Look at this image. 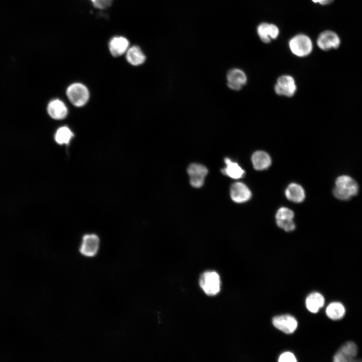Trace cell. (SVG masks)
<instances>
[{"label": "cell", "mask_w": 362, "mask_h": 362, "mask_svg": "<svg viewBox=\"0 0 362 362\" xmlns=\"http://www.w3.org/2000/svg\"><path fill=\"white\" fill-rule=\"evenodd\" d=\"M230 194L231 199L237 203L245 202L251 197L249 188L241 182H236L231 186Z\"/></svg>", "instance_id": "12"}, {"label": "cell", "mask_w": 362, "mask_h": 362, "mask_svg": "<svg viewBox=\"0 0 362 362\" xmlns=\"http://www.w3.org/2000/svg\"><path fill=\"white\" fill-rule=\"evenodd\" d=\"M357 353V347L352 341H348L343 344L333 356L335 362H350L355 361Z\"/></svg>", "instance_id": "10"}, {"label": "cell", "mask_w": 362, "mask_h": 362, "mask_svg": "<svg viewBox=\"0 0 362 362\" xmlns=\"http://www.w3.org/2000/svg\"><path fill=\"white\" fill-rule=\"evenodd\" d=\"M325 300L320 293L314 292L310 294L306 299V305L308 310L312 313H317L323 306Z\"/></svg>", "instance_id": "21"}, {"label": "cell", "mask_w": 362, "mask_h": 362, "mask_svg": "<svg viewBox=\"0 0 362 362\" xmlns=\"http://www.w3.org/2000/svg\"><path fill=\"white\" fill-rule=\"evenodd\" d=\"M109 47L113 56H120L126 53L129 48V42L127 38L123 36L114 37L109 42Z\"/></svg>", "instance_id": "15"}, {"label": "cell", "mask_w": 362, "mask_h": 362, "mask_svg": "<svg viewBox=\"0 0 362 362\" xmlns=\"http://www.w3.org/2000/svg\"><path fill=\"white\" fill-rule=\"evenodd\" d=\"M358 186L356 182L347 175H341L337 177L333 190L334 197L339 200L347 201L356 195Z\"/></svg>", "instance_id": "1"}, {"label": "cell", "mask_w": 362, "mask_h": 362, "mask_svg": "<svg viewBox=\"0 0 362 362\" xmlns=\"http://www.w3.org/2000/svg\"><path fill=\"white\" fill-rule=\"evenodd\" d=\"M326 314L328 317L332 320H339L345 315V308L341 303L333 302L327 306L326 309Z\"/></svg>", "instance_id": "22"}, {"label": "cell", "mask_w": 362, "mask_h": 362, "mask_svg": "<svg viewBox=\"0 0 362 362\" xmlns=\"http://www.w3.org/2000/svg\"><path fill=\"white\" fill-rule=\"evenodd\" d=\"M276 93L281 96H293L296 90V85L293 77L285 75L279 77L275 86Z\"/></svg>", "instance_id": "9"}, {"label": "cell", "mask_w": 362, "mask_h": 362, "mask_svg": "<svg viewBox=\"0 0 362 362\" xmlns=\"http://www.w3.org/2000/svg\"><path fill=\"white\" fill-rule=\"evenodd\" d=\"M126 58L130 64L138 66L144 63L146 56L139 46L134 45L129 47L126 51Z\"/></svg>", "instance_id": "18"}, {"label": "cell", "mask_w": 362, "mask_h": 362, "mask_svg": "<svg viewBox=\"0 0 362 362\" xmlns=\"http://www.w3.org/2000/svg\"><path fill=\"white\" fill-rule=\"evenodd\" d=\"M226 166L221 169L222 173L233 179L241 178L245 173V171L235 162L232 161L229 158L226 157L224 159Z\"/></svg>", "instance_id": "17"}, {"label": "cell", "mask_w": 362, "mask_h": 362, "mask_svg": "<svg viewBox=\"0 0 362 362\" xmlns=\"http://www.w3.org/2000/svg\"><path fill=\"white\" fill-rule=\"evenodd\" d=\"M187 172L191 186L199 188L203 185L208 170L205 166L201 164L192 163L188 166Z\"/></svg>", "instance_id": "6"}, {"label": "cell", "mask_w": 362, "mask_h": 362, "mask_svg": "<svg viewBox=\"0 0 362 362\" xmlns=\"http://www.w3.org/2000/svg\"><path fill=\"white\" fill-rule=\"evenodd\" d=\"M257 33L261 41L268 43L272 39H275L278 37L279 30L276 25L264 22L258 26Z\"/></svg>", "instance_id": "14"}, {"label": "cell", "mask_w": 362, "mask_h": 362, "mask_svg": "<svg viewBox=\"0 0 362 362\" xmlns=\"http://www.w3.org/2000/svg\"><path fill=\"white\" fill-rule=\"evenodd\" d=\"M340 42L338 35L335 32L330 30L321 32L317 39V46L324 51L338 48Z\"/></svg>", "instance_id": "7"}, {"label": "cell", "mask_w": 362, "mask_h": 362, "mask_svg": "<svg viewBox=\"0 0 362 362\" xmlns=\"http://www.w3.org/2000/svg\"><path fill=\"white\" fill-rule=\"evenodd\" d=\"M272 322L275 327L287 334L293 333L298 326L297 320L290 315L275 316L273 318Z\"/></svg>", "instance_id": "11"}, {"label": "cell", "mask_w": 362, "mask_h": 362, "mask_svg": "<svg viewBox=\"0 0 362 362\" xmlns=\"http://www.w3.org/2000/svg\"><path fill=\"white\" fill-rule=\"evenodd\" d=\"M287 198L296 203L302 202L305 199V194L303 188L295 183L290 184L285 191Z\"/></svg>", "instance_id": "20"}, {"label": "cell", "mask_w": 362, "mask_h": 362, "mask_svg": "<svg viewBox=\"0 0 362 362\" xmlns=\"http://www.w3.org/2000/svg\"><path fill=\"white\" fill-rule=\"evenodd\" d=\"M294 217V214L292 210L286 207H282L278 210L276 214L277 224L287 232L292 231L295 228Z\"/></svg>", "instance_id": "8"}, {"label": "cell", "mask_w": 362, "mask_h": 362, "mask_svg": "<svg viewBox=\"0 0 362 362\" xmlns=\"http://www.w3.org/2000/svg\"><path fill=\"white\" fill-rule=\"evenodd\" d=\"M199 283L202 290L208 296H215L220 291V277L215 271L208 270L203 273L200 277Z\"/></svg>", "instance_id": "2"}, {"label": "cell", "mask_w": 362, "mask_h": 362, "mask_svg": "<svg viewBox=\"0 0 362 362\" xmlns=\"http://www.w3.org/2000/svg\"><path fill=\"white\" fill-rule=\"evenodd\" d=\"M289 45L292 52L299 57L309 55L313 49L311 39L308 36L302 34H298L291 39Z\"/></svg>", "instance_id": "4"}, {"label": "cell", "mask_w": 362, "mask_h": 362, "mask_svg": "<svg viewBox=\"0 0 362 362\" xmlns=\"http://www.w3.org/2000/svg\"><path fill=\"white\" fill-rule=\"evenodd\" d=\"M100 245L101 240L98 235L95 233H86L82 237L79 251L85 257H94L98 253Z\"/></svg>", "instance_id": "5"}, {"label": "cell", "mask_w": 362, "mask_h": 362, "mask_svg": "<svg viewBox=\"0 0 362 362\" xmlns=\"http://www.w3.org/2000/svg\"><path fill=\"white\" fill-rule=\"evenodd\" d=\"M66 95L70 103L77 107L85 105L89 97L87 88L80 83L70 84L66 89Z\"/></svg>", "instance_id": "3"}, {"label": "cell", "mask_w": 362, "mask_h": 362, "mask_svg": "<svg viewBox=\"0 0 362 362\" xmlns=\"http://www.w3.org/2000/svg\"><path fill=\"white\" fill-rule=\"evenodd\" d=\"M47 109L49 115L55 120L63 119L68 114L67 108L65 104L58 99L51 101L48 105Z\"/></svg>", "instance_id": "16"}, {"label": "cell", "mask_w": 362, "mask_h": 362, "mask_svg": "<svg viewBox=\"0 0 362 362\" xmlns=\"http://www.w3.org/2000/svg\"><path fill=\"white\" fill-rule=\"evenodd\" d=\"M251 161L254 168L258 170L265 169L271 164L269 155L263 151H257L251 156Z\"/></svg>", "instance_id": "19"}, {"label": "cell", "mask_w": 362, "mask_h": 362, "mask_svg": "<svg viewBox=\"0 0 362 362\" xmlns=\"http://www.w3.org/2000/svg\"><path fill=\"white\" fill-rule=\"evenodd\" d=\"M73 136V134L70 129L66 126H63L56 131L54 138L59 144H68Z\"/></svg>", "instance_id": "23"}, {"label": "cell", "mask_w": 362, "mask_h": 362, "mask_svg": "<svg viewBox=\"0 0 362 362\" xmlns=\"http://www.w3.org/2000/svg\"><path fill=\"white\" fill-rule=\"evenodd\" d=\"M228 86L235 90L240 89L246 82L247 78L245 73L240 69L233 68L227 74Z\"/></svg>", "instance_id": "13"}, {"label": "cell", "mask_w": 362, "mask_h": 362, "mask_svg": "<svg viewBox=\"0 0 362 362\" xmlns=\"http://www.w3.org/2000/svg\"><path fill=\"white\" fill-rule=\"evenodd\" d=\"M315 3H319L322 5H327L332 3L334 0H312Z\"/></svg>", "instance_id": "26"}, {"label": "cell", "mask_w": 362, "mask_h": 362, "mask_svg": "<svg viewBox=\"0 0 362 362\" xmlns=\"http://www.w3.org/2000/svg\"><path fill=\"white\" fill-rule=\"evenodd\" d=\"M280 362H296L297 359L294 355L291 352H285L281 354L279 358Z\"/></svg>", "instance_id": "25"}, {"label": "cell", "mask_w": 362, "mask_h": 362, "mask_svg": "<svg viewBox=\"0 0 362 362\" xmlns=\"http://www.w3.org/2000/svg\"><path fill=\"white\" fill-rule=\"evenodd\" d=\"M90 1L96 8L104 10L111 5L113 0H90Z\"/></svg>", "instance_id": "24"}]
</instances>
